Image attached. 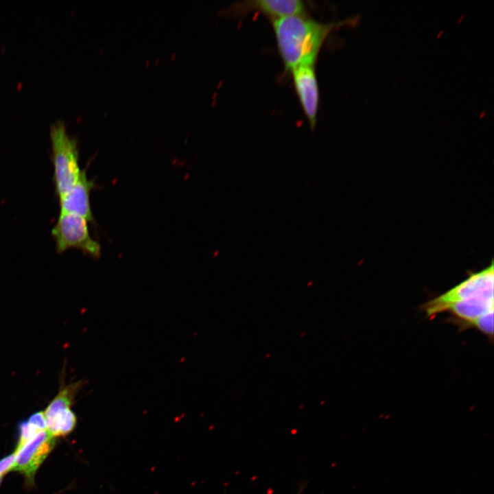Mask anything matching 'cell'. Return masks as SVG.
<instances>
[{"instance_id": "cell-2", "label": "cell", "mask_w": 494, "mask_h": 494, "mask_svg": "<svg viewBox=\"0 0 494 494\" xmlns=\"http://www.w3.org/2000/svg\"><path fill=\"white\" fill-rule=\"evenodd\" d=\"M359 16L341 21L321 23L306 15H295L272 21L277 48L287 70L314 66L329 34L346 25H356Z\"/></svg>"}, {"instance_id": "cell-3", "label": "cell", "mask_w": 494, "mask_h": 494, "mask_svg": "<svg viewBox=\"0 0 494 494\" xmlns=\"http://www.w3.org/2000/svg\"><path fill=\"white\" fill-rule=\"evenodd\" d=\"M49 137L55 193L60 198L73 187L80 177L82 169L79 165L78 143L68 134L64 123L60 120L51 125Z\"/></svg>"}, {"instance_id": "cell-7", "label": "cell", "mask_w": 494, "mask_h": 494, "mask_svg": "<svg viewBox=\"0 0 494 494\" xmlns=\"http://www.w3.org/2000/svg\"><path fill=\"white\" fill-rule=\"evenodd\" d=\"M258 12L272 21L295 15H306V7L299 0H256L237 3L227 10L232 16H239L250 12Z\"/></svg>"}, {"instance_id": "cell-13", "label": "cell", "mask_w": 494, "mask_h": 494, "mask_svg": "<svg viewBox=\"0 0 494 494\" xmlns=\"http://www.w3.org/2000/svg\"><path fill=\"white\" fill-rule=\"evenodd\" d=\"M1 480H2V476L0 477V484H1Z\"/></svg>"}, {"instance_id": "cell-5", "label": "cell", "mask_w": 494, "mask_h": 494, "mask_svg": "<svg viewBox=\"0 0 494 494\" xmlns=\"http://www.w3.org/2000/svg\"><path fill=\"white\" fill-rule=\"evenodd\" d=\"M56 439L47 430L38 432L23 445L16 448L11 471L21 473L32 484L38 467L55 446Z\"/></svg>"}, {"instance_id": "cell-4", "label": "cell", "mask_w": 494, "mask_h": 494, "mask_svg": "<svg viewBox=\"0 0 494 494\" xmlns=\"http://www.w3.org/2000/svg\"><path fill=\"white\" fill-rule=\"evenodd\" d=\"M56 251L61 254L70 248H76L94 259L101 256L100 244L90 234L88 221L82 216L60 213L51 230Z\"/></svg>"}, {"instance_id": "cell-1", "label": "cell", "mask_w": 494, "mask_h": 494, "mask_svg": "<svg viewBox=\"0 0 494 494\" xmlns=\"http://www.w3.org/2000/svg\"><path fill=\"white\" fill-rule=\"evenodd\" d=\"M493 261L486 268L469 277L440 296L425 303L423 309L426 316L434 318L444 311L451 314L452 322L459 329H469L471 325L494 309Z\"/></svg>"}, {"instance_id": "cell-8", "label": "cell", "mask_w": 494, "mask_h": 494, "mask_svg": "<svg viewBox=\"0 0 494 494\" xmlns=\"http://www.w3.org/2000/svg\"><path fill=\"white\" fill-rule=\"evenodd\" d=\"M97 187L95 180L88 178L86 169H82L76 183L67 193L58 198L60 212L75 214L94 223L90 194L91 191Z\"/></svg>"}, {"instance_id": "cell-12", "label": "cell", "mask_w": 494, "mask_h": 494, "mask_svg": "<svg viewBox=\"0 0 494 494\" xmlns=\"http://www.w3.org/2000/svg\"><path fill=\"white\" fill-rule=\"evenodd\" d=\"M14 462V453L0 460V477L12 470Z\"/></svg>"}, {"instance_id": "cell-6", "label": "cell", "mask_w": 494, "mask_h": 494, "mask_svg": "<svg viewBox=\"0 0 494 494\" xmlns=\"http://www.w3.org/2000/svg\"><path fill=\"white\" fill-rule=\"evenodd\" d=\"M294 89L309 126L317 121L320 93L314 66L298 67L290 71Z\"/></svg>"}, {"instance_id": "cell-10", "label": "cell", "mask_w": 494, "mask_h": 494, "mask_svg": "<svg viewBox=\"0 0 494 494\" xmlns=\"http://www.w3.org/2000/svg\"><path fill=\"white\" fill-rule=\"evenodd\" d=\"M40 431L37 427L30 423L27 421H22L19 424V439L17 446L20 447L27 441L38 432Z\"/></svg>"}, {"instance_id": "cell-11", "label": "cell", "mask_w": 494, "mask_h": 494, "mask_svg": "<svg viewBox=\"0 0 494 494\" xmlns=\"http://www.w3.org/2000/svg\"><path fill=\"white\" fill-rule=\"evenodd\" d=\"M27 421L40 430H47L43 411L32 414Z\"/></svg>"}, {"instance_id": "cell-9", "label": "cell", "mask_w": 494, "mask_h": 494, "mask_svg": "<svg viewBox=\"0 0 494 494\" xmlns=\"http://www.w3.org/2000/svg\"><path fill=\"white\" fill-rule=\"evenodd\" d=\"M493 311H489L476 320L470 326V328H475L486 335L491 341L493 338Z\"/></svg>"}]
</instances>
